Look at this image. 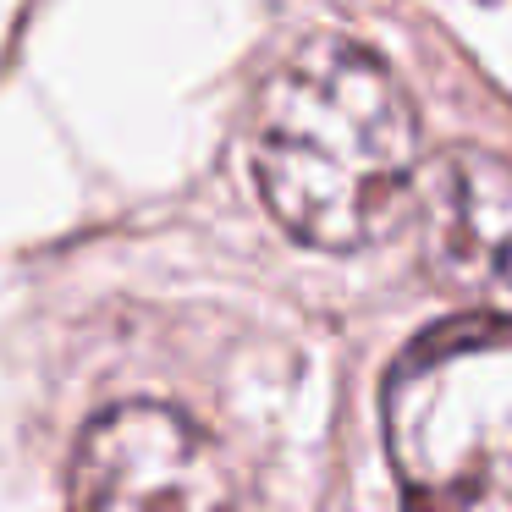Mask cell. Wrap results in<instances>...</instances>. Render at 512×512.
Returning a JSON list of instances; mask_svg holds the SVG:
<instances>
[{"mask_svg":"<svg viewBox=\"0 0 512 512\" xmlns=\"http://www.w3.org/2000/svg\"><path fill=\"white\" fill-rule=\"evenodd\" d=\"M215 441L166 402H122L72 452L67 512H226Z\"/></svg>","mask_w":512,"mask_h":512,"instance_id":"cell-3","label":"cell"},{"mask_svg":"<svg viewBox=\"0 0 512 512\" xmlns=\"http://www.w3.org/2000/svg\"><path fill=\"white\" fill-rule=\"evenodd\" d=\"M424 259L474 314L512 320V166L485 149H452L419 188Z\"/></svg>","mask_w":512,"mask_h":512,"instance_id":"cell-4","label":"cell"},{"mask_svg":"<svg viewBox=\"0 0 512 512\" xmlns=\"http://www.w3.org/2000/svg\"><path fill=\"white\" fill-rule=\"evenodd\" d=\"M386 446L408 512H512V320L424 331L386 380Z\"/></svg>","mask_w":512,"mask_h":512,"instance_id":"cell-2","label":"cell"},{"mask_svg":"<svg viewBox=\"0 0 512 512\" xmlns=\"http://www.w3.org/2000/svg\"><path fill=\"white\" fill-rule=\"evenodd\" d=\"M254 171L298 243L347 254L397 226L419 188V116L353 39L320 34L276 67L259 100Z\"/></svg>","mask_w":512,"mask_h":512,"instance_id":"cell-1","label":"cell"}]
</instances>
